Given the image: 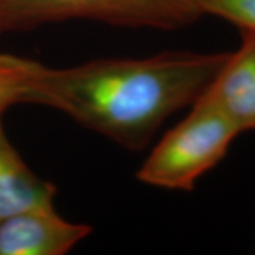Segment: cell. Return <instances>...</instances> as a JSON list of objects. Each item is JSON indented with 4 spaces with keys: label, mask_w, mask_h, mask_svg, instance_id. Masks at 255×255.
<instances>
[{
    "label": "cell",
    "mask_w": 255,
    "mask_h": 255,
    "mask_svg": "<svg viewBox=\"0 0 255 255\" xmlns=\"http://www.w3.org/2000/svg\"><path fill=\"white\" fill-rule=\"evenodd\" d=\"M228 53L167 51L147 58H102L68 67L43 65L30 104L44 105L127 149L149 143L174 112L200 97Z\"/></svg>",
    "instance_id": "obj_1"
},
{
    "label": "cell",
    "mask_w": 255,
    "mask_h": 255,
    "mask_svg": "<svg viewBox=\"0 0 255 255\" xmlns=\"http://www.w3.org/2000/svg\"><path fill=\"white\" fill-rule=\"evenodd\" d=\"M241 132L201 94L186 118L159 140L137 170L139 182L167 190L191 191L201 176L223 160Z\"/></svg>",
    "instance_id": "obj_2"
},
{
    "label": "cell",
    "mask_w": 255,
    "mask_h": 255,
    "mask_svg": "<svg viewBox=\"0 0 255 255\" xmlns=\"http://www.w3.org/2000/svg\"><path fill=\"white\" fill-rule=\"evenodd\" d=\"M201 16L199 0H0V33L31 30L73 18L173 30Z\"/></svg>",
    "instance_id": "obj_3"
},
{
    "label": "cell",
    "mask_w": 255,
    "mask_h": 255,
    "mask_svg": "<svg viewBox=\"0 0 255 255\" xmlns=\"http://www.w3.org/2000/svg\"><path fill=\"white\" fill-rule=\"evenodd\" d=\"M92 227L61 217L54 204L23 210L0 221V255H64Z\"/></svg>",
    "instance_id": "obj_4"
},
{
    "label": "cell",
    "mask_w": 255,
    "mask_h": 255,
    "mask_svg": "<svg viewBox=\"0 0 255 255\" xmlns=\"http://www.w3.org/2000/svg\"><path fill=\"white\" fill-rule=\"evenodd\" d=\"M240 132L255 130V33L241 30V44L203 92Z\"/></svg>",
    "instance_id": "obj_5"
},
{
    "label": "cell",
    "mask_w": 255,
    "mask_h": 255,
    "mask_svg": "<svg viewBox=\"0 0 255 255\" xmlns=\"http://www.w3.org/2000/svg\"><path fill=\"white\" fill-rule=\"evenodd\" d=\"M57 189L38 177L10 143L0 121V221L23 210L53 204Z\"/></svg>",
    "instance_id": "obj_6"
},
{
    "label": "cell",
    "mask_w": 255,
    "mask_h": 255,
    "mask_svg": "<svg viewBox=\"0 0 255 255\" xmlns=\"http://www.w3.org/2000/svg\"><path fill=\"white\" fill-rule=\"evenodd\" d=\"M43 64L0 53V121L10 107L30 104L33 87Z\"/></svg>",
    "instance_id": "obj_7"
},
{
    "label": "cell",
    "mask_w": 255,
    "mask_h": 255,
    "mask_svg": "<svg viewBox=\"0 0 255 255\" xmlns=\"http://www.w3.org/2000/svg\"><path fill=\"white\" fill-rule=\"evenodd\" d=\"M203 14H213L255 33V0H199Z\"/></svg>",
    "instance_id": "obj_8"
}]
</instances>
